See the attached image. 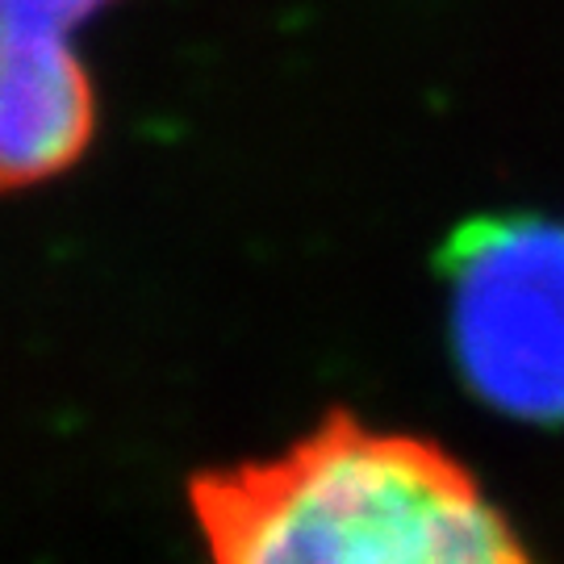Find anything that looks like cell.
Returning a JSON list of instances; mask_svg holds the SVG:
<instances>
[{
	"mask_svg": "<svg viewBox=\"0 0 564 564\" xmlns=\"http://www.w3.org/2000/svg\"><path fill=\"white\" fill-rule=\"evenodd\" d=\"M188 510L209 564H535L452 452L343 410L281 456L197 473Z\"/></svg>",
	"mask_w": 564,
	"mask_h": 564,
	"instance_id": "1",
	"label": "cell"
},
{
	"mask_svg": "<svg viewBox=\"0 0 564 564\" xmlns=\"http://www.w3.org/2000/svg\"><path fill=\"white\" fill-rule=\"evenodd\" d=\"M452 351L498 414L564 423V226L481 218L444 251Z\"/></svg>",
	"mask_w": 564,
	"mask_h": 564,
	"instance_id": "2",
	"label": "cell"
},
{
	"mask_svg": "<svg viewBox=\"0 0 564 564\" xmlns=\"http://www.w3.org/2000/svg\"><path fill=\"white\" fill-rule=\"evenodd\" d=\"M93 121V88L67 34L4 30L0 142L9 184H39L72 167Z\"/></svg>",
	"mask_w": 564,
	"mask_h": 564,
	"instance_id": "3",
	"label": "cell"
},
{
	"mask_svg": "<svg viewBox=\"0 0 564 564\" xmlns=\"http://www.w3.org/2000/svg\"><path fill=\"white\" fill-rule=\"evenodd\" d=\"M109 0H4V30H46L67 34Z\"/></svg>",
	"mask_w": 564,
	"mask_h": 564,
	"instance_id": "4",
	"label": "cell"
}]
</instances>
